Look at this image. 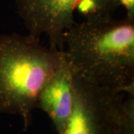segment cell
I'll return each mask as SVG.
<instances>
[{
  "mask_svg": "<svg viewBox=\"0 0 134 134\" xmlns=\"http://www.w3.org/2000/svg\"><path fill=\"white\" fill-rule=\"evenodd\" d=\"M80 0H16L18 12L29 34H46L49 47L65 49L63 35L75 24L74 12Z\"/></svg>",
  "mask_w": 134,
  "mask_h": 134,
  "instance_id": "obj_4",
  "label": "cell"
},
{
  "mask_svg": "<svg viewBox=\"0 0 134 134\" xmlns=\"http://www.w3.org/2000/svg\"><path fill=\"white\" fill-rule=\"evenodd\" d=\"M115 4L122 5L127 11V18L134 19V0H114Z\"/></svg>",
  "mask_w": 134,
  "mask_h": 134,
  "instance_id": "obj_7",
  "label": "cell"
},
{
  "mask_svg": "<svg viewBox=\"0 0 134 134\" xmlns=\"http://www.w3.org/2000/svg\"><path fill=\"white\" fill-rule=\"evenodd\" d=\"M98 5L99 12L100 14L110 13L112 11L115 9L117 5L115 4L114 0H94Z\"/></svg>",
  "mask_w": 134,
  "mask_h": 134,
  "instance_id": "obj_6",
  "label": "cell"
},
{
  "mask_svg": "<svg viewBox=\"0 0 134 134\" xmlns=\"http://www.w3.org/2000/svg\"><path fill=\"white\" fill-rule=\"evenodd\" d=\"M73 101V73L63 51L57 68L40 91L36 109L44 112L58 134H62L71 115Z\"/></svg>",
  "mask_w": 134,
  "mask_h": 134,
  "instance_id": "obj_5",
  "label": "cell"
},
{
  "mask_svg": "<svg viewBox=\"0 0 134 134\" xmlns=\"http://www.w3.org/2000/svg\"><path fill=\"white\" fill-rule=\"evenodd\" d=\"M73 74L120 93L134 94V19L110 13L75 23L63 33Z\"/></svg>",
  "mask_w": 134,
  "mask_h": 134,
  "instance_id": "obj_1",
  "label": "cell"
},
{
  "mask_svg": "<svg viewBox=\"0 0 134 134\" xmlns=\"http://www.w3.org/2000/svg\"><path fill=\"white\" fill-rule=\"evenodd\" d=\"M63 50L45 47L31 34L0 36V113L19 115L31 125L40 91L62 58Z\"/></svg>",
  "mask_w": 134,
  "mask_h": 134,
  "instance_id": "obj_2",
  "label": "cell"
},
{
  "mask_svg": "<svg viewBox=\"0 0 134 134\" xmlns=\"http://www.w3.org/2000/svg\"><path fill=\"white\" fill-rule=\"evenodd\" d=\"M74 101L62 134H124V94L73 74Z\"/></svg>",
  "mask_w": 134,
  "mask_h": 134,
  "instance_id": "obj_3",
  "label": "cell"
}]
</instances>
